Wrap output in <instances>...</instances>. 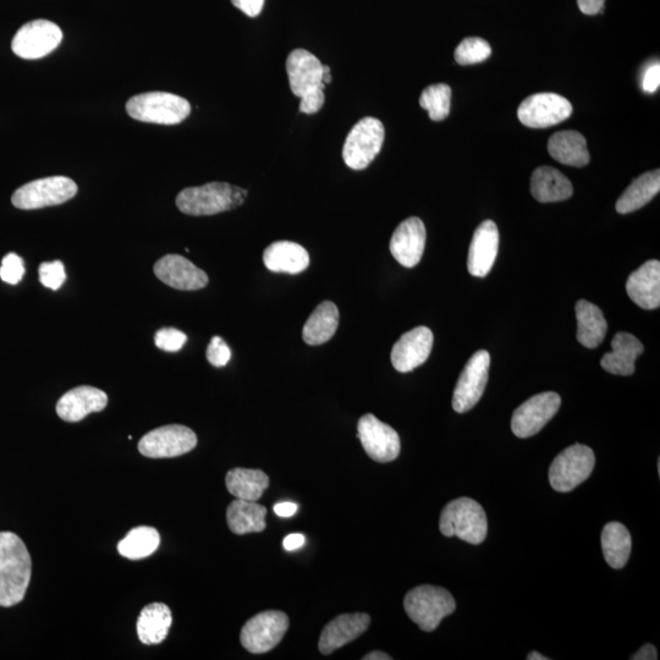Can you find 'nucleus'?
Returning a JSON list of instances; mask_svg holds the SVG:
<instances>
[{"label":"nucleus","mask_w":660,"mask_h":660,"mask_svg":"<svg viewBox=\"0 0 660 660\" xmlns=\"http://www.w3.org/2000/svg\"><path fill=\"white\" fill-rule=\"evenodd\" d=\"M31 574V555L25 543L13 532H0V607L24 601Z\"/></svg>","instance_id":"1"},{"label":"nucleus","mask_w":660,"mask_h":660,"mask_svg":"<svg viewBox=\"0 0 660 660\" xmlns=\"http://www.w3.org/2000/svg\"><path fill=\"white\" fill-rule=\"evenodd\" d=\"M286 73L291 91L301 99L300 112L308 115L318 113L326 101L321 60L305 49H295L286 59Z\"/></svg>","instance_id":"2"},{"label":"nucleus","mask_w":660,"mask_h":660,"mask_svg":"<svg viewBox=\"0 0 660 660\" xmlns=\"http://www.w3.org/2000/svg\"><path fill=\"white\" fill-rule=\"evenodd\" d=\"M247 190L228 183L187 187L176 197V207L187 216L203 217L231 211L244 205Z\"/></svg>","instance_id":"3"},{"label":"nucleus","mask_w":660,"mask_h":660,"mask_svg":"<svg viewBox=\"0 0 660 660\" xmlns=\"http://www.w3.org/2000/svg\"><path fill=\"white\" fill-rule=\"evenodd\" d=\"M439 530L445 537H458L477 546L487 537V515L475 500L455 499L440 514Z\"/></svg>","instance_id":"4"},{"label":"nucleus","mask_w":660,"mask_h":660,"mask_svg":"<svg viewBox=\"0 0 660 660\" xmlns=\"http://www.w3.org/2000/svg\"><path fill=\"white\" fill-rule=\"evenodd\" d=\"M126 112L142 123L178 125L189 117L191 104L174 93L146 92L130 98Z\"/></svg>","instance_id":"5"},{"label":"nucleus","mask_w":660,"mask_h":660,"mask_svg":"<svg viewBox=\"0 0 660 660\" xmlns=\"http://www.w3.org/2000/svg\"><path fill=\"white\" fill-rule=\"evenodd\" d=\"M405 612L422 631L432 632L456 609L455 599L442 587L423 585L406 594Z\"/></svg>","instance_id":"6"},{"label":"nucleus","mask_w":660,"mask_h":660,"mask_svg":"<svg viewBox=\"0 0 660 660\" xmlns=\"http://www.w3.org/2000/svg\"><path fill=\"white\" fill-rule=\"evenodd\" d=\"M596 456L586 445L575 444L555 458L549 470V482L554 491L571 492L585 482L594 469Z\"/></svg>","instance_id":"7"},{"label":"nucleus","mask_w":660,"mask_h":660,"mask_svg":"<svg viewBox=\"0 0 660 660\" xmlns=\"http://www.w3.org/2000/svg\"><path fill=\"white\" fill-rule=\"evenodd\" d=\"M77 194L74 180L66 176H51L38 179L21 186L11 197L14 207L31 211L52 206L63 205Z\"/></svg>","instance_id":"8"},{"label":"nucleus","mask_w":660,"mask_h":660,"mask_svg":"<svg viewBox=\"0 0 660 660\" xmlns=\"http://www.w3.org/2000/svg\"><path fill=\"white\" fill-rule=\"evenodd\" d=\"M385 130L381 120L367 117L357 123L346 137L344 162L350 169L363 170L381 152Z\"/></svg>","instance_id":"9"},{"label":"nucleus","mask_w":660,"mask_h":660,"mask_svg":"<svg viewBox=\"0 0 660 660\" xmlns=\"http://www.w3.org/2000/svg\"><path fill=\"white\" fill-rule=\"evenodd\" d=\"M288 629V615L279 610H267L252 616L242 626L241 645L252 654L267 653L282 642Z\"/></svg>","instance_id":"10"},{"label":"nucleus","mask_w":660,"mask_h":660,"mask_svg":"<svg viewBox=\"0 0 660 660\" xmlns=\"http://www.w3.org/2000/svg\"><path fill=\"white\" fill-rule=\"evenodd\" d=\"M197 445V436L191 428L169 425L153 429L142 437L139 451L146 458L168 459L190 453Z\"/></svg>","instance_id":"11"},{"label":"nucleus","mask_w":660,"mask_h":660,"mask_svg":"<svg viewBox=\"0 0 660 660\" xmlns=\"http://www.w3.org/2000/svg\"><path fill=\"white\" fill-rule=\"evenodd\" d=\"M62 40L63 32L57 24L48 20H33L16 32L11 49L19 58L41 59L57 49Z\"/></svg>","instance_id":"12"},{"label":"nucleus","mask_w":660,"mask_h":660,"mask_svg":"<svg viewBox=\"0 0 660 660\" xmlns=\"http://www.w3.org/2000/svg\"><path fill=\"white\" fill-rule=\"evenodd\" d=\"M491 367V355L486 350L475 352L460 374L453 395V409L465 414L476 406L486 390Z\"/></svg>","instance_id":"13"},{"label":"nucleus","mask_w":660,"mask_h":660,"mask_svg":"<svg viewBox=\"0 0 660 660\" xmlns=\"http://www.w3.org/2000/svg\"><path fill=\"white\" fill-rule=\"evenodd\" d=\"M571 103L557 93H536L517 109V118L527 128L546 129L571 117Z\"/></svg>","instance_id":"14"},{"label":"nucleus","mask_w":660,"mask_h":660,"mask_svg":"<svg viewBox=\"0 0 660 660\" xmlns=\"http://www.w3.org/2000/svg\"><path fill=\"white\" fill-rule=\"evenodd\" d=\"M560 405L561 398L557 393L546 392L532 396L514 412L511 429L515 436L524 439L541 432L557 415Z\"/></svg>","instance_id":"15"},{"label":"nucleus","mask_w":660,"mask_h":660,"mask_svg":"<svg viewBox=\"0 0 660 660\" xmlns=\"http://www.w3.org/2000/svg\"><path fill=\"white\" fill-rule=\"evenodd\" d=\"M357 438L370 458L377 462H392L400 454L398 432L372 414L362 416L357 423Z\"/></svg>","instance_id":"16"},{"label":"nucleus","mask_w":660,"mask_h":660,"mask_svg":"<svg viewBox=\"0 0 660 660\" xmlns=\"http://www.w3.org/2000/svg\"><path fill=\"white\" fill-rule=\"evenodd\" d=\"M153 271L162 283L176 290H200L209 282L206 272L180 255L162 257L154 264Z\"/></svg>","instance_id":"17"},{"label":"nucleus","mask_w":660,"mask_h":660,"mask_svg":"<svg viewBox=\"0 0 660 660\" xmlns=\"http://www.w3.org/2000/svg\"><path fill=\"white\" fill-rule=\"evenodd\" d=\"M426 227L422 220L411 217L395 229L390 240V252L401 266L414 268L420 263L426 246Z\"/></svg>","instance_id":"18"},{"label":"nucleus","mask_w":660,"mask_h":660,"mask_svg":"<svg viewBox=\"0 0 660 660\" xmlns=\"http://www.w3.org/2000/svg\"><path fill=\"white\" fill-rule=\"evenodd\" d=\"M433 333L427 327H417L401 335L392 350V363L396 371H414L428 360L433 348Z\"/></svg>","instance_id":"19"},{"label":"nucleus","mask_w":660,"mask_h":660,"mask_svg":"<svg viewBox=\"0 0 660 660\" xmlns=\"http://www.w3.org/2000/svg\"><path fill=\"white\" fill-rule=\"evenodd\" d=\"M371 618L366 613L341 614L324 627L319 637L318 649L329 656L337 649L348 645L370 627Z\"/></svg>","instance_id":"20"},{"label":"nucleus","mask_w":660,"mask_h":660,"mask_svg":"<svg viewBox=\"0 0 660 660\" xmlns=\"http://www.w3.org/2000/svg\"><path fill=\"white\" fill-rule=\"evenodd\" d=\"M499 250V230L493 220H484L473 234L467 269L473 277L484 278L492 271Z\"/></svg>","instance_id":"21"},{"label":"nucleus","mask_w":660,"mask_h":660,"mask_svg":"<svg viewBox=\"0 0 660 660\" xmlns=\"http://www.w3.org/2000/svg\"><path fill=\"white\" fill-rule=\"evenodd\" d=\"M108 405V396L101 389L77 387L59 399L57 414L65 422H80L93 412H101Z\"/></svg>","instance_id":"22"},{"label":"nucleus","mask_w":660,"mask_h":660,"mask_svg":"<svg viewBox=\"0 0 660 660\" xmlns=\"http://www.w3.org/2000/svg\"><path fill=\"white\" fill-rule=\"evenodd\" d=\"M630 299L643 310L660 306V262L651 260L630 274L626 282Z\"/></svg>","instance_id":"23"},{"label":"nucleus","mask_w":660,"mask_h":660,"mask_svg":"<svg viewBox=\"0 0 660 660\" xmlns=\"http://www.w3.org/2000/svg\"><path fill=\"white\" fill-rule=\"evenodd\" d=\"M643 351L645 348L635 335L620 332L612 340V351L602 357L601 366L604 371L615 376H631L635 373L637 357Z\"/></svg>","instance_id":"24"},{"label":"nucleus","mask_w":660,"mask_h":660,"mask_svg":"<svg viewBox=\"0 0 660 660\" xmlns=\"http://www.w3.org/2000/svg\"><path fill=\"white\" fill-rule=\"evenodd\" d=\"M263 262L271 272L299 274L310 266V256L296 242L277 241L264 250Z\"/></svg>","instance_id":"25"},{"label":"nucleus","mask_w":660,"mask_h":660,"mask_svg":"<svg viewBox=\"0 0 660 660\" xmlns=\"http://www.w3.org/2000/svg\"><path fill=\"white\" fill-rule=\"evenodd\" d=\"M577 340L587 349H596L603 343L607 335L608 323L601 308L591 304L590 301H577Z\"/></svg>","instance_id":"26"},{"label":"nucleus","mask_w":660,"mask_h":660,"mask_svg":"<svg viewBox=\"0 0 660 660\" xmlns=\"http://www.w3.org/2000/svg\"><path fill=\"white\" fill-rule=\"evenodd\" d=\"M531 192L538 202H560L568 200L574 194V187L559 170L539 167L532 174Z\"/></svg>","instance_id":"27"},{"label":"nucleus","mask_w":660,"mask_h":660,"mask_svg":"<svg viewBox=\"0 0 660 660\" xmlns=\"http://www.w3.org/2000/svg\"><path fill=\"white\" fill-rule=\"evenodd\" d=\"M548 152L555 161L570 167H585L590 163L587 142L580 132L560 131L550 137Z\"/></svg>","instance_id":"28"},{"label":"nucleus","mask_w":660,"mask_h":660,"mask_svg":"<svg viewBox=\"0 0 660 660\" xmlns=\"http://www.w3.org/2000/svg\"><path fill=\"white\" fill-rule=\"evenodd\" d=\"M173 624L172 612L163 603L148 604L137 620V635L147 646L162 643Z\"/></svg>","instance_id":"29"},{"label":"nucleus","mask_w":660,"mask_h":660,"mask_svg":"<svg viewBox=\"0 0 660 660\" xmlns=\"http://www.w3.org/2000/svg\"><path fill=\"white\" fill-rule=\"evenodd\" d=\"M339 326V310L332 301H324L316 307L308 317L302 330L305 343L312 346L327 343L337 333Z\"/></svg>","instance_id":"30"},{"label":"nucleus","mask_w":660,"mask_h":660,"mask_svg":"<svg viewBox=\"0 0 660 660\" xmlns=\"http://www.w3.org/2000/svg\"><path fill=\"white\" fill-rule=\"evenodd\" d=\"M266 506L236 499L228 506L227 521L230 531L235 535L257 533L266 530Z\"/></svg>","instance_id":"31"},{"label":"nucleus","mask_w":660,"mask_h":660,"mask_svg":"<svg viewBox=\"0 0 660 660\" xmlns=\"http://www.w3.org/2000/svg\"><path fill=\"white\" fill-rule=\"evenodd\" d=\"M228 491L235 498L257 502L269 487V477L261 470H230L225 477Z\"/></svg>","instance_id":"32"},{"label":"nucleus","mask_w":660,"mask_h":660,"mask_svg":"<svg viewBox=\"0 0 660 660\" xmlns=\"http://www.w3.org/2000/svg\"><path fill=\"white\" fill-rule=\"evenodd\" d=\"M660 172L659 169L642 174L636 179L620 196L616 202V211L620 214H629L646 206L652 198L659 194Z\"/></svg>","instance_id":"33"},{"label":"nucleus","mask_w":660,"mask_h":660,"mask_svg":"<svg viewBox=\"0 0 660 660\" xmlns=\"http://www.w3.org/2000/svg\"><path fill=\"white\" fill-rule=\"evenodd\" d=\"M632 539L629 530L620 522H609L602 533L604 559L613 569H623L629 561Z\"/></svg>","instance_id":"34"},{"label":"nucleus","mask_w":660,"mask_h":660,"mask_svg":"<svg viewBox=\"0 0 660 660\" xmlns=\"http://www.w3.org/2000/svg\"><path fill=\"white\" fill-rule=\"evenodd\" d=\"M161 544V535L154 527L132 528L118 544V552L126 559L140 560L150 557Z\"/></svg>","instance_id":"35"},{"label":"nucleus","mask_w":660,"mask_h":660,"mask_svg":"<svg viewBox=\"0 0 660 660\" xmlns=\"http://www.w3.org/2000/svg\"><path fill=\"white\" fill-rule=\"evenodd\" d=\"M451 88L447 84L428 86L420 97V106L433 121H443L450 113Z\"/></svg>","instance_id":"36"},{"label":"nucleus","mask_w":660,"mask_h":660,"mask_svg":"<svg viewBox=\"0 0 660 660\" xmlns=\"http://www.w3.org/2000/svg\"><path fill=\"white\" fill-rule=\"evenodd\" d=\"M492 48L480 37H469L455 51L456 63L460 65L480 64L491 57Z\"/></svg>","instance_id":"37"},{"label":"nucleus","mask_w":660,"mask_h":660,"mask_svg":"<svg viewBox=\"0 0 660 660\" xmlns=\"http://www.w3.org/2000/svg\"><path fill=\"white\" fill-rule=\"evenodd\" d=\"M38 274L41 284L54 291L62 288L66 280L65 267L60 261L42 263Z\"/></svg>","instance_id":"38"},{"label":"nucleus","mask_w":660,"mask_h":660,"mask_svg":"<svg viewBox=\"0 0 660 660\" xmlns=\"http://www.w3.org/2000/svg\"><path fill=\"white\" fill-rule=\"evenodd\" d=\"M186 340V334L175 328H162L154 335V344L157 348L168 352L183 349Z\"/></svg>","instance_id":"39"},{"label":"nucleus","mask_w":660,"mask_h":660,"mask_svg":"<svg viewBox=\"0 0 660 660\" xmlns=\"http://www.w3.org/2000/svg\"><path fill=\"white\" fill-rule=\"evenodd\" d=\"M25 275V266L22 258L14 252L8 253L3 258L2 267H0V278L3 282L16 285L21 282Z\"/></svg>","instance_id":"40"},{"label":"nucleus","mask_w":660,"mask_h":660,"mask_svg":"<svg viewBox=\"0 0 660 660\" xmlns=\"http://www.w3.org/2000/svg\"><path fill=\"white\" fill-rule=\"evenodd\" d=\"M207 360L214 367H224L231 359V350L220 337H213L207 348Z\"/></svg>","instance_id":"41"},{"label":"nucleus","mask_w":660,"mask_h":660,"mask_svg":"<svg viewBox=\"0 0 660 660\" xmlns=\"http://www.w3.org/2000/svg\"><path fill=\"white\" fill-rule=\"evenodd\" d=\"M660 85V65L659 63H654L645 71L642 79V88L643 91L647 93H654L658 90Z\"/></svg>","instance_id":"42"},{"label":"nucleus","mask_w":660,"mask_h":660,"mask_svg":"<svg viewBox=\"0 0 660 660\" xmlns=\"http://www.w3.org/2000/svg\"><path fill=\"white\" fill-rule=\"evenodd\" d=\"M231 3L249 18H256L264 7V0H231Z\"/></svg>","instance_id":"43"},{"label":"nucleus","mask_w":660,"mask_h":660,"mask_svg":"<svg viewBox=\"0 0 660 660\" xmlns=\"http://www.w3.org/2000/svg\"><path fill=\"white\" fill-rule=\"evenodd\" d=\"M605 0H577L583 14L597 15L601 13Z\"/></svg>","instance_id":"44"},{"label":"nucleus","mask_w":660,"mask_h":660,"mask_svg":"<svg viewBox=\"0 0 660 660\" xmlns=\"http://www.w3.org/2000/svg\"><path fill=\"white\" fill-rule=\"evenodd\" d=\"M632 660H656L658 653L653 645H645L631 657Z\"/></svg>","instance_id":"45"},{"label":"nucleus","mask_w":660,"mask_h":660,"mask_svg":"<svg viewBox=\"0 0 660 660\" xmlns=\"http://www.w3.org/2000/svg\"><path fill=\"white\" fill-rule=\"evenodd\" d=\"M305 537L300 533H293V535L286 536L283 546L286 550H296L304 546Z\"/></svg>","instance_id":"46"},{"label":"nucleus","mask_w":660,"mask_h":660,"mask_svg":"<svg viewBox=\"0 0 660 660\" xmlns=\"http://www.w3.org/2000/svg\"><path fill=\"white\" fill-rule=\"evenodd\" d=\"M297 505L295 503L285 502L274 506V513L280 517H291L295 515Z\"/></svg>","instance_id":"47"},{"label":"nucleus","mask_w":660,"mask_h":660,"mask_svg":"<svg viewBox=\"0 0 660 660\" xmlns=\"http://www.w3.org/2000/svg\"><path fill=\"white\" fill-rule=\"evenodd\" d=\"M363 660H392L393 658L387 653L373 651L368 653L367 656L362 658Z\"/></svg>","instance_id":"48"},{"label":"nucleus","mask_w":660,"mask_h":660,"mask_svg":"<svg viewBox=\"0 0 660 660\" xmlns=\"http://www.w3.org/2000/svg\"><path fill=\"white\" fill-rule=\"evenodd\" d=\"M528 660H548L549 658L542 656V654H539L538 652H531L527 656Z\"/></svg>","instance_id":"49"},{"label":"nucleus","mask_w":660,"mask_h":660,"mask_svg":"<svg viewBox=\"0 0 660 660\" xmlns=\"http://www.w3.org/2000/svg\"><path fill=\"white\" fill-rule=\"evenodd\" d=\"M330 82H332V75H330V73H323V84L327 85L330 84Z\"/></svg>","instance_id":"50"}]
</instances>
